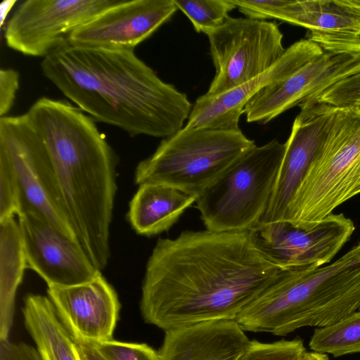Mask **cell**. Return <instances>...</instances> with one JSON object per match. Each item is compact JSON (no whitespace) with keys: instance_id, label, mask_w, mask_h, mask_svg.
I'll return each instance as SVG.
<instances>
[{"instance_id":"obj_8","label":"cell","mask_w":360,"mask_h":360,"mask_svg":"<svg viewBox=\"0 0 360 360\" xmlns=\"http://www.w3.org/2000/svg\"><path fill=\"white\" fill-rule=\"evenodd\" d=\"M0 150L18 178L20 213H37L78 242L47 148L26 114L0 117Z\"/></svg>"},{"instance_id":"obj_28","label":"cell","mask_w":360,"mask_h":360,"mask_svg":"<svg viewBox=\"0 0 360 360\" xmlns=\"http://www.w3.org/2000/svg\"><path fill=\"white\" fill-rule=\"evenodd\" d=\"M93 346L107 360H160L158 352L145 343L111 340Z\"/></svg>"},{"instance_id":"obj_13","label":"cell","mask_w":360,"mask_h":360,"mask_svg":"<svg viewBox=\"0 0 360 360\" xmlns=\"http://www.w3.org/2000/svg\"><path fill=\"white\" fill-rule=\"evenodd\" d=\"M27 266L48 286H70L89 281L101 271L80 244L34 212L18 216Z\"/></svg>"},{"instance_id":"obj_24","label":"cell","mask_w":360,"mask_h":360,"mask_svg":"<svg viewBox=\"0 0 360 360\" xmlns=\"http://www.w3.org/2000/svg\"><path fill=\"white\" fill-rule=\"evenodd\" d=\"M197 32L209 34L222 25L236 8L233 0H173Z\"/></svg>"},{"instance_id":"obj_15","label":"cell","mask_w":360,"mask_h":360,"mask_svg":"<svg viewBox=\"0 0 360 360\" xmlns=\"http://www.w3.org/2000/svg\"><path fill=\"white\" fill-rule=\"evenodd\" d=\"M295 117L266 210L257 225L286 220L288 206L325 138L334 107L302 103Z\"/></svg>"},{"instance_id":"obj_17","label":"cell","mask_w":360,"mask_h":360,"mask_svg":"<svg viewBox=\"0 0 360 360\" xmlns=\"http://www.w3.org/2000/svg\"><path fill=\"white\" fill-rule=\"evenodd\" d=\"M48 297L77 343L95 345L112 340L120 304L112 286L99 274L75 285H50Z\"/></svg>"},{"instance_id":"obj_3","label":"cell","mask_w":360,"mask_h":360,"mask_svg":"<svg viewBox=\"0 0 360 360\" xmlns=\"http://www.w3.org/2000/svg\"><path fill=\"white\" fill-rule=\"evenodd\" d=\"M25 114L47 148L77 240L101 271L110 257L117 156L95 120L68 101L41 97Z\"/></svg>"},{"instance_id":"obj_18","label":"cell","mask_w":360,"mask_h":360,"mask_svg":"<svg viewBox=\"0 0 360 360\" xmlns=\"http://www.w3.org/2000/svg\"><path fill=\"white\" fill-rule=\"evenodd\" d=\"M360 73V54L326 53L285 79L257 92L245 105L248 122L266 124L309 96L347 77Z\"/></svg>"},{"instance_id":"obj_6","label":"cell","mask_w":360,"mask_h":360,"mask_svg":"<svg viewBox=\"0 0 360 360\" xmlns=\"http://www.w3.org/2000/svg\"><path fill=\"white\" fill-rule=\"evenodd\" d=\"M255 145L240 129L184 127L137 165L134 181L165 184L198 198Z\"/></svg>"},{"instance_id":"obj_4","label":"cell","mask_w":360,"mask_h":360,"mask_svg":"<svg viewBox=\"0 0 360 360\" xmlns=\"http://www.w3.org/2000/svg\"><path fill=\"white\" fill-rule=\"evenodd\" d=\"M360 310V256L354 246L318 268L285 269L236 318L244 331L287 335L323 327Z\"/></svg>"},{"instance_id":"obj_9","label":"cell","mask_w":360,"mask_h":360,"mask_svg":"<svg viewBox=\"0 0 360 360\" xmlns=\"http://www.w3.org/2000/svg\"><path fill=\"white\" fill-rule=\"evenodd\" d=\"M214 77L206 94L217 95L263 73L284 54L274 22L231 18L207 34Z\"/></svg>"},{"instance_id":"obj_16","label":"cell","mask_w":360,"mask_h":360,"mask_svg":"<svg viewBox=\"0 0 360 360\" xmlns=\"http://www.w3.org/2000/svg\"><path fill=\"white\" fill-rule=\"evenodd\" d=\"M324 51L304 39L285 49L269 69L253 79L217 95L204 94L193 105L184 127L192 129H239V120L248 102L261 89L281 82Z\"/></svg>"},{"instance_id":"obj_12","label":"cell","mask_w":360,"mask_h":360,"mask_svg":"<svg viewBox=\"0 0 360 360\" xmlns=\"http://www.w3.org/2000/svg\"><path fill=\"white\" fill-rule=\"evenodd\" d=\"M355 230L343 213H332L311 227L289 221L257 225L250 230L257 248L285 269L318 268L330 263Z\"/></svg>"},{"instance_id":"obj_20","label":"cell","mask_w":360,"mask_h":360,"mask_svg":"<svg viewBox=\"0 0 360 360\" xmlns=\"http://www.w3.org/2000/svg\"><path fill=\"white\" fill-rule=\"evenodd\" d=\"M197 198L165 184L144 183L129 202L127 219L136 233L156 236L169 230Z\"/></svg>"},{"instance_id":"obj_2","label":"cell","mask_w":360,"mask_h":360,"mask_svg":"<svg viewBox=\"0 0 360 360\" xmlns=\"http://www.w3.org/2000/svg\"><path fill=\"white\" fill-rule=\"evenodd\" d=\"M42 74L95 121L130 136L169 137L184 127L193 105L132 51L68 43L44 58Z\"/></svg>"},{"instance_id":"obj_5","label":"cell","mask_w":360,"mask_h":360,"mask_svg":"<svg viewBox=\"0 0 360 360\" xmlns=\"http://www.w3.org/2000/svg\"><path fill=\"white\" fill-rule=\"evenodd\" d=\"M360 194V99L335 108L323 141L298 187L286 220L308 229Z\"/></svg>"},{"instance_id":"obj_23","label":"cell","mask_w":360,"mask_h":360,"mask_svg":"<svg viewBox=\"0 0 360 360\" xmlns=\"http://www.w3.org/2000/svg\"><path fill=\"white\" fill-rule=\"evenodd\" d=\"M314 352L339 357L360 353V310L314 330L309 342Z\"/></svg>"},{"instance_id":"obj_31","label":"cell","mask_w":360,"mask_h":360,"mask_svg":"<svg viewBox=\"0 0 360 360\" xmlns=\"http://www.w3.org/2000/svg\"><path fill=\"white\" fill-rule=\"evenodd\" d=\"M77 345V352L79 360H107L93 345Z\"/></svg>"},{"instance_id":"obj_26","label":"cell","mask_w":360,"mask_h":360,"mask_svg":"<svg viewBox=\"0 0 360 360\" xmlns=\"http://www.w3.org/2000/svg\"><path fill=\"white\" fill-rule=\"evenodd\" d=\"M20 194L15 169L7 157L0 150V221L19 215Z\"/></svg>"},{"instance_id":"obj_22","label":"cell","mask_w":360,"mask_h":360,"mask_svg":"<svg viewBox=\"0 0 360 360\" xmlns=\"http://www.w3.org/2000/svg\"><path fill=\"white\" fill-rule=\"evenodd\" d=\"M27 267L18 223L14 217L0 221V340H8L15 293Z\"/></svg>"},{"instance_id":"obj_11","label":"cell","mask_w":360,"mask_h":360,"mask_svg":"<svg viewBox=\"0 0 360 360\" xmlns=\"http://www.w3.org/2000/svg\"><path fill=\"white\" fill-rule=\"evenodd\" d=\"M117 1H25L6 25L5 41L15 51L44 58L68 44L77 27Z\"/></svg>"},{"instance_id":"obj_30","label":"cell","mask_w":360,"mask_h":360,"mask_svg":"<svg viewBox=\"0 0 360 360\" xmlns=\"http://www.w3.org/2000/svg\"><path fill=\"white\" fill-rule=\"evenodd\" d=\"M0 360H41L37 349L24 343L0 340Z\"/></svg>"},{"instance_id":"obj_10","label":"cell","mask_w":360,"mask_h":360,"mask_svg":"<svg viewBox=\"0 0 360 360\" xmlns=\"http://www.w3.org/2000/svg\"><path fill=\"white\" fill-rule=\"evenodd\" d=\"M238 8L248 18L307 29L306 39L326 53L360 54V0H240Z\"/></svg>"},{"instance_id":"obj_25","label":"cell","mask_w":360,"mask_h":360,"mask_svg":"<svg viewBox=\"0 0 360 360\" xmlns=\"http://www.w3.org/2000/svg\"><path fill=\"white\" fill-rule=\"evenodd\" d=\"M306 352L299 338L274 342L252 340L238 360H301Z\"/></svg>"},{"instance_id":"obj_21","label":"cell","mask_w":360,"mask_h":360,"mask_svg":"<svg viewBox=\"0 0 360 360\" xmlns=\"http://www.w3.org/2000/svg\"><path fill=\"white\" fill-rule=\"evenodd\" d=\"M22 314L41 360H79L77 342L59 319L49 297L27 295Z\"/></svg>"},{"instance_id":"obj_14","label":"cell","mask_w":360,"mask_h":360,"mask_svg":"<svg viewBox=\"0 0 360 360\" xmlns=\"http://www.w3.org/2000/svg\"><path fill=\"white\" fill-rule=\"evenodd\" d=\"M177 10L173 0H118L77 27L70 34L68 44L134 51Z\"/></svg>"},{"instance_id":"obj_1","label":"cell","mask_w":360,"mask_h":360,"mask_svg":"<svg viewBox=\"0 0 360 360\" xmlns=\"http://www.w3.org/2000/svg\"><path fill=\"white\" fill-rule=\"evenodd\" d=\"M283 270L257 248L250 231H184L156 242L146 265L141 312L165 331L235 320Z\"/></svg>"},{"instance_id":"obj_19","label":"cell","mask_w":360,"mask_h":360,"mask_svg":"<svg viewBox=\"0 0 360 360\" xmlns=\"http://www.w3.org/2000/svg\"><path fill=\"white\" fill-rule=\"evenodd\" d=\"M165 332L160 360H238L250 342L235 320L205 321Z\"/></svg>"},{"instance_id":"obj_27","label":"cell","mask_w":360,"mask_h":360,"mask_svg":"<svg viewBox=\"0 0 360 360\" xmlns=\"http://www.w3.org/2000/svg\"><path fill=\"white\" fill-rule=\"evenodd\" d=\"M359 99L360 73H358L334 82L309 96L302 103L322 102L335 108H342Z\"/></svg>"},{"instance_id":"obj_29","label":"cell","mask_w":360,"mask_h":360,"mask_svg":"<svg viewBox=\"0 0 360 360\" xmlns=\"http://www.w3.org/2000/svg\"><path fill=\"white\" fill-rule=\"evenodd\" d=\"M19 73L12 68L0 70V115L7 116L12 108L19 88Z\"/></svg>"},{"instance_id":"obj_33","label":"cell","mask_w":360,"mask_h":360,"mask_svg":"<svg viewBox=\"0 0 360 360\" xmlns=\"http://www.w3.org/2000/svg\"><path fill=\"white\" fill-rule=\"evenodd\" d=\"M301 360H330L327 354L316 352H306Z\"/></svg>"},{"instance_id":"obj_7","label":"cell","mask_w":360,"mask_h":360,"mask_svg":"<svg viewBox=\"0 0 360 360\" xmlns=\"http://www.w3.org/2000/svg\"><path fill=\"white\" fill-rule=\"evenodd\" d=\"M285 150L277 140L250 148L197 198L206 229L250 231L258 224L271 198Z\"/></svg>"},{"instance_id":"obj_34","label":"cell","mask_w":360,"mask_h":360,"mask_svg":"<svg viewBox=\"0 0 360 360\" xmlns=\"http://www.w3.org/2000/svg\"><path fill=\"white\" fill-rule=\"evenodd\" d=\"M357 251V253L359 254V255L360 256V241L356 244L355 245H354Z\"/></svg>"},{"instance_id":"obj_32","label":"cell","mask_w":360,"mask_h":360,"mask_svg":"<svg viewBox=\"0 0 360 360\" xmlns=\"http://www.w3.org/2000/svg\"><path fill=\"white\" fill-rule=\"evenodd\" d=\"M17 2L16 0H4L0 4V24L3 27L6 18L9 13L14 4Z\"/></svg>"}]
</instances>
